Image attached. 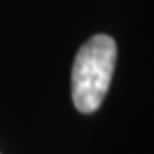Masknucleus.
Returning <instances> with one entry per match:
<instances>
[{"label":"nucleus","instance_id":"nucleus-1","mask_svg":"<svg viewBox=\"0 0 154 154\" xmlns=\"http://www.w3.org/2000/svg\"><path fill=\"white\" fill-rule=\"evenodd\" d=\"M116 62V42L106 34L80 46L72 66V100L82 114L96 112L108 92Z\"/></svg>","mask_w":154,"mask_h":154}]
</instances>
